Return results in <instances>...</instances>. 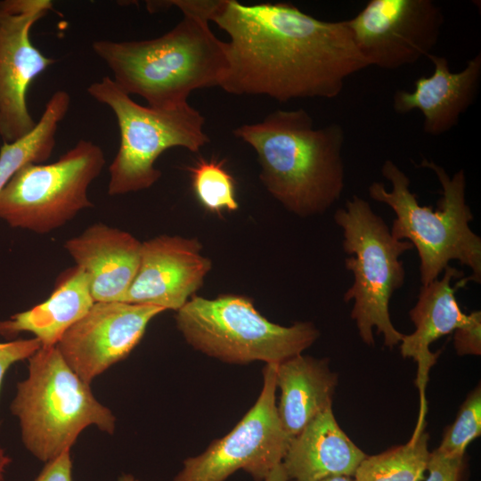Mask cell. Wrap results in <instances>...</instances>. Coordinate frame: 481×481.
Listing matches in <instances>:
<instances>
[{
    "label": "cell",
    "mask_w": 481,
    "mask_h": 481,
    "mask_svg": "<svg viewBox=\"0 0 481 481\" xmlns=\"http://www.w3.org/2000/svg\"><path fill=\"white\" fill-rule=\"evenodd\" d=\"M211 22L229 36L220 87L281 102L336 98L346 80L369 67L346 20L325 21L292 4L219 0Z\"/></svg>",
    "instance_id": "cell-1"
},
{
    "label": "cell",
    "mask_w": 481,
    "mask_h": 481,
    "mask_svg": "<svg viewBox=\"0 0 481 481\" xmlns=\"http://www.w3.org/2000/svg\"><path fill=\"white\" fill-rule=\"evenodd\" d=\"M232 133L257 152L262 183L288 211L320 215L339 200L345 188L340 125L315 128L304 109L276 110Z\"/></svg>",
    "instance_id": "cell-2"
},
{
    "label": "cell",
    "mask_w": 481,
    "mask_h": 481,
    "mask_svg": "<svg viewBox=\"0 0 481 481\" xmlns=\"http://www.w3.org/2000/svg\"><path fill=\"white\" fill-rule=\"evenodd\" d=\"M93 50L112 71L116 85L148 106L173 108L188 103L197 89L220 86L228 69L226 42L209 22L184 16L170 31L147 40H96Z\"/></svg>",
    "instance_id": "cell-3"
},
{
    "label": "cell",
    "mask_w": 481,
    "mask_h": 481,
    "mask_svg": "<svg viewBox=\"0 0 481 481\" xmlns=\"http://www.w3.org/2000/svg\"><path fill=\"white\" fill-rule=\"evenodd\" d=\"M417 167L430 169L438 179L442 192L436 209L420 205L417 195L410 190L408 175L390 159L384 161L381 173L391 190L373 182L368 188L370 198L394 210L390 232L417 249L421 285L438 279L452 260L471 270L468 281L480 283L481 238L469 226L474 216L466 201L464 169L450 176L443 167L425 159Z\"/></svg>",
    "instance_id": "cell-4"
},
{
    "label": "cell",
    "mask_w": 481,
    "mask_h": 481,
    "mask_svg": "<svg viewBox=\"0 0 481 481\" xmlns=\"http://www.w3.org/2000/svg\"><path fill=\"white\" fill-rule=\"evenodd\" d=\"M11 412L25 447L47 462L70 447L89 426L112 434L116 418L94 395L90 384L66 363L56 346L29 358V376L17 384Z\"/></svg>",
    "instance_id": "cell-5"
},
{
    "label": "cell",
    "mask_w": 481,
    "mask_h": 481,
    "mask_svg": "<svg viewBox=\"0 0 481 481\" xmlns=\"http://www.w3.org/2000/svg\"><path fill=\"white\" fill-rule=\"evenodd\" d=\"M335 223L343 231L346 269L354 281L344 294V301L354 300L350 314L363 343L373 346V328L384 338V345L393 349L404 334L393 325L389 301L404 283L405 270L400 257L413 246L395 239L390 228L371 204L358 195L346 201L334 213Z\"/></svg>",
    "instance_id": "cell-6"
},
{
    "label": "cell",
    "mask_w": 481,
    "mask_h": 481,
    "mask_svg": "<svg viewBox=\"0 0 481 481\" xmlns=\"http://www.w3.org/2000/svg\"><path fill=\"white\" fill-rule=\"evenodd\" d=\"M176 327L194 349L228 363H280L302 354L319 338L311 322L290 326L264 317L247 297L192 296L175 314Z\"/></svg>",
    "instance_id": "cell-7"
},
{
    "label": "cell",
    "mask_w": 481,
    "mask_h": 481,
    "mask_svg": "<svg viewBox=\"0 0 481 481\" xmlns=\"http://www.w3.org/2000/svg\"><path fill=\"white\" fill-rule=\"evenodd\" d=\"M87 93L111 109L119 128V148L109 167L110 195L152 186L161 176L155 162L165 151L181 147L197 152L210 141L205 118L189 103L167 109L143 106L109 77L92 83Z\"/></svg>",
    "instance_id": "cell-8"
},
{
    "label": "cell",
    "mask_w": 481,
    "mask_h": 481,
    "mask_svg": "<svg viewBox=\"0 0 481 481\" xmlns=\"http://www.w3.org/2000/svg\"><path fill=\"white\" fill-rule=\"evenodd\" d=\"M104 165L101 147L84 139L53 163L24 165L0 192V219L40 234L63 226L93 207L87 190Z\"/></svg>",
    "instance_id": "cell-9"
},
{
    "label": "cell",
    "mask_w": 481,
    "mask_h": 481,
    "mask_svg": "<svg viewBox=\"0 0 481 481\" xmlns=\"http://www.w3.org/2000/svg\"><path fill=\"white\" fill-rule=\"evenodd\" d=\"M276 364L264 367L261 392L238 424L202 453L187 458L173 481H224L240 469L264 481L282 462L289 438L277 412Z\"/></svg>",
    "instance_id": "cell-10"
},
{
    "label": "cell",
    "mask_w": 481,
    "mask_h": 481,
    "mask_svg": "<svg viewBox=\"0 0 481 481\" xmlns=\"http://www.w3.org/2000/svg\"><path fill=\"white\" fill-rule=\"evenodd\" d=\"M444 22L432 0H370L346 20L353 41L369 66L396 69L428 57Z\"/></svg>",
    "instance_id": "cell-11"
},
{
    "label": "cell",
    "mask_w": 481,
    "mask_h": 481,
    "mask_svg": "<svg viewBox=\"0 0 481 481\" xmlns=\"http://www.w3.org/2000/svg\"><path fill=\"white\" fill-rule=\"evenodd\" d=\"M53 10L51 0L0 1V137L12 143L37 125L27 104L28 90L55 62L31 42L36 22Z\"/></svg>",
    "instance_id": "cell-12"
},
{
    "label": "cell",
    "mask_w": 481,
    "mask_h": 481,
    "mask_svg": "<svg viewBox=\"0 0 481 481\" xmlns=\"http://www.w3.org/2000/svg\"><path fill=\"white\" fill-rule=\"evenodd\" d=\"M149 304L94 302L62 335L57 349L86 383L125 359L141 341L149 322L165 312Z\"/></svg>",
    "instance_id": "cell-13"
},
{
    "label": "cell",
    "mask_w": 481,
    "mask_h": 481,
    "mask_svg": "<svg viewBox=\"0 0 481 481\" xmlns=\"http://www.w3.org/2000/svg\"><path fill=\"white\" fill-rule=\"evenodd\" d=\"M197 239L159 235L142 242L136 274L122 302L179 310L211 269Z\"/></svg>",
    "instance_id": "cell-14"
},
{
    "label": "cell",
    "mask_w": 481,
    "mask_h": 481,
    "mask_svg": "<svg viewBox=\"0 0 481 481\" xmlns=\"http://www.w3.org/2000/svg\"><path fill=\"white\" fill-rule=\"evenodd\" d=\"M463 275L461 271L446 266L442 278L421 285L418 301L409 312L415 330L411 334H404L400 351L404 358H412L417 363L416 386L420 392V405L416 428L424 426L427 412L425 390L429 371L439 356V352L430 351V345L464 326L470 319V314L461 311L455 297L457 289L468 282L466 278L451 286L452 280L461 279Z\"/></svg>",
    "instance_id": "cell-15"
},
{
    "label": "cell",
    "mask_w": 481,
    "mask_h": 481,
    "mask_svg": "<svg viewBox=\"0 0 481 481\" xmlns=\"http://www.w3.org/2000/svg\"><path fill=\"white\" fill-rule=\"evenodd\" d=\"M427 58L434 66L433 73L420 77L412 92L398 89L393 96V109L398 114L420 110L424 133L439 136L456 126L475 102L481 79V53L469 60L459 72H452L443 56L430 53Z\"/></svg>",
    "instance_id": "cell-16"
},
{
    "label": "cell",
    "mask_w": 481,
    "mask_h": 481,
    "mask_svg": "<svg viewBox=\"0 0 481 481\" xmlns=\"http://www.w3.org/2000/svg\"><path fill=\"white\" fill-rule=\"evenodd\" d=\"M64 248L86 273L94 302L122 300L139 266L140 240L127 232L94 224L66 240Z\"/></svg>",
    "instance_id": "cell-17"
},
{
    "label": "cell",
    "mask_w": 481,
    "mask_h": 481,
    "mask_svg": "<svg viewBox=\"0 0 481 481\" xmlns=\"http://www.w3.org/2000/svg\"><path fill=\"white\" fill-rule=\"evenodd\" d=\"M367 456L339 427L329 407L292 437L281 465L290 481L354 477Z\"/></svg>",
    "instance_id": "cell-18"
},
{
    "label": "cell",
    "mask_w": 481,
    "mask_h": 481,
    "mask_svg": "<svg viewBox=\"0 0 481 481\" xmlns=\"http://www.w3.org/2000/svg\"><path fill=\"white\" fill-rule=\"evenodd\" d=\"M338 382L328 358L300 354L276 364L275 383L281 391L277 412L289 440L318 414L332 407Z\"/></svg>",
    "instance_id": "cell-19"
},
{
    "label": "cell",
    "mask_w": 481,
    "mask_h": 481,
    "mask_svg": "<svg viewBox=\"0 0 481 481\" xmlns=\"http://www.w3.org/2000/svg\"><path fill=\"white\" fill-rule=\"evenodd\" d=\"M92 298L86 273L75 265L57 279L53 291L44 302L0 321V336L15 338L31 332L42 346H56L65 331L92 307Z\"/></svg>",
    "instance_id": "cell-20"
},
{
    "label": "cell",
    "mask_w": 481,
    "mask_h": 481,
    "mask_svg": "<svg viewBox=\"0 0 481 481\" xmlns=\"http://www.w3.org/2000/svg\"><path fill=\"white\" fill-rule=\"evenodd\" d=\"M70 97L58 90L50 97L34 129L23 138L3 143L0 148V192L14 174L29 163L41 164L47 160L54 147L59 123L66 116Z\"/></svg>",
    "instance_id": "cell-21"
},
{
    "label": "cell",
    "mask_w": 481,
    "mask_h": 481,
    "mask_svg": "<svg viewBox=\"0 0 481 481\" xmlns=\"http://www.w3.org/2000/svg\"><path fill=\"white\" fill-rule=\"evenodd\" d=\"M429 436L424 428L414 431L402 445L371 456H366L358 466L355 481H421L430 452Z\"/></svg>",
    "instance_id": "cell-22"
},
{
    "label": "cell",
    "mask_w": 481,
    "mask_h": 481,
    "mask_svg": "<svg viewBox=\"0 0 481 481\" xmlns=\"http://www.w3.org/2000/svg\"><path fill=\"white\" fill-rule=\"evenodd\" d=\"M189 170L195 195L207 210L221 214L238 209L235 182L224 161L200 159Z\"/></svg>",
    "instance_id": "cell-23"
},
{
    "label": "cell",
    "mask_w": 481,
    "mask_h": 481,
    "mask_svg": "<svg viewBox=\"0 0 481 481\" xmlns=\"http://www.w3.org/2000/svg\"><path fill=\"white\" fill-rule=\"evenodd\" d=\"M481 435V387L478 384L469 393L456 419L444 430L440 452L451 457L465 456L468 445Z\"/></svg>",
    "instance_id": "cell-24"
},
{
    "label": "cell",
    "mask_w": 481,
    "mask_h": 481,
    "mask_svg": "<svg viewBox=\"0 0 481 481\" xmlns=\"http://www.w3.org/2000/svg\"><path fill=\"white\" fill-rule=\"evenodd\" d=\"M464 457L447 456L437 449L430 452L426 481H461L465 469Z\"/></svg>",
    "instance_id": "cell-25"
},
{
    "label": "cell",
    "mask_w": 481,
    "mask_h": 481,
    "mask_svg": "<svg viewBox=\"0 0 481 481\" xmlns=\"http://www.w3.org/2000/svg\"><path fill=\"white\" fill-rule=\"evenodd\" d=\"M469 314V322L454 330L453 345L460 356L481 355V312Z\"/></svg>",
    "instance_id": "cell-26"
},
{
    "label": "cell",
    "mask_w": 481,
    "mask_h": 481,
    "mask_svg": "<svg viewBox=\"0 0 481 481\" xmlns=\"http://www.w3.org/2000/svg\"><path fill=\"white\" fill-rule=\"evenodd\" d=\"M41 346L40 341L36 338L0 343V391L8 369L19 361L29 359Z\"/></svg>",
    "instance_id": "cell-27"
},
{
    "label": "cell",
    "mask_w": 481,
    "mask_h": 481,
    "mask_svg": "<svg viewBox=\"0 0 481 481\" xmlns=\"http://www.w3.org/2000/svg\"><path fill=\"white\" fill-rule=\"evenodd\" d=\"M70 450H66L56 458L45 462L35 481H72V461Z\"/></svg>",
    "instance_id": "cell-28"
},
{
    "label": "cell",
    "mask_w": 481,
    "mask_h": 481,
    "mask_svg": "<svg viewBox=\"0 0 481 481\" xmlns=\"http://www.w3.org/2000/svg\"><path fill=\"white\" fill-rule=\"evenodd\" d=\"M264 481H288L281 463L274 468Z\"/></svg>",
    "instance_id": "cell-29"
},
{
    "label": "cell",
    "mask_w": 481,
    "mask_h": 481,
    "mask_svg": "<svg viewBox=\"0 0 481 481\" xmlns=\"http://www.w3.org/2000/svg\"><path fill=\"white\" fill-rule=\"evenodd\" d=\"M12 460L8 457L4 449L0 447V481H4V473L6 467L11 463Z\"/></svg>",
    "instance_id": "cell-30"
},
{
    "label": "cell",
    "mask_w": 481,
    "mask_h": 481,
    "mask_svg": "<svg viewBox=\"0 0 481 481\" xmlns=\"http://www.w3.org/2000/svg\"><path fill=\"white\" fill-rule=\"evenodd\" d=\"M318 481H355L351 478V477H345V476H338V477H330L327 478H323Z\"/></svg>",
    "instance_id": "cell-31"
},
{
    "label": "cell",
    "mask_w": 481,
    "mask_h": 481,
    "mask_svg": "<svg viewBox=\"0 0 481 481\" xmlns=\"http://www.w3.org/2000/svg\"><path fill=\"white\" fill-rule=\"evenodd\" d=\"M118 481H139V480L136 479L132 475L125 474V475H122L121 477H119Z\"/></svg>",
    "instance_id": "cell-32"
}]
</instances>
